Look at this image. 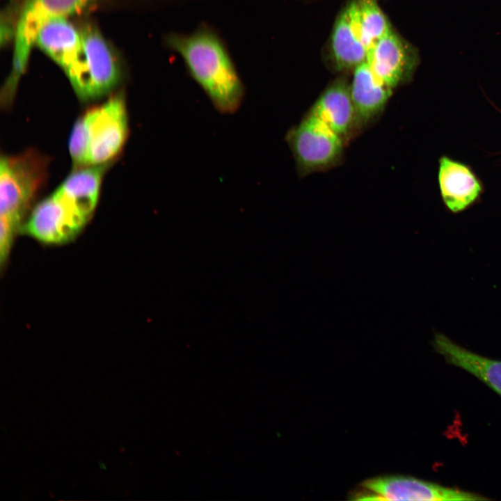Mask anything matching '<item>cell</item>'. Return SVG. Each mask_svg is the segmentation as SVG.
I'll return each mask as SVG.
<instances>
[{
    "mask_svg": "<svg viewBox=\"0 0 501 501\" xmlns=\"http://www.w3.org/2000/svg\"><path fill=\"white\" fill-rule=\"evenodd\" d=\"M85 58V80L78 96L84 101L93 100L109 93L120 79V69L109 46L95 29L81 31Z\"/></svg>",
    "mask_w": 501,
    "mask_h": 501,
    "instance_id": "cell-9",
    "label": "cell"
},
{
    "mask_svg": "<svg viewBox=\"0 0 501 501\" xmlns=\"http://www.w3.org/2000/svg\"><path fill=\"white\" fill-rule=\"evenodd\" d=\"M47 162L33 151L1 156L0 161V262L9 256L17 230L44 182Z\"/></svg>",
    "mask_w": 501,
    "mask_h": 501,
    "instance_id": "cell-3",
    "label": "cell"
},
{
    "mask_svg": "<svg viewBox=\"0 0 501 501\" xmlns=\"http://www.w3.org/2000/svg\"><path fill=\"white\" fill-rule=\"evenodd\" d=\"M128 118L122 95L86 111L74 123L69 152L78 168L106 164L121 150L127 136Z\"/></svg>",
    "mask_w": 501,
    "mask_h": 501,
    "instance_id": "cell-2",
    "label": "cell"
},
{
    "mask_svg": "<svg viewBox=\"0 0 501 501\" xmlns=\"http://www.w3.org/2000/svg\"><path fill=\"white\" fill-rule=\"evenodd\" d=\"M309 113L324 122L344 140L355 128V110L350 85L344 79L331 84L314 103Z\"/></svg>",
    "mask_w": 501,
    "mask_h": 501,
    "instance_id": "cell-12",
    "label": "cell"
},
{
    "mask_svg": "<svg viewBox=\"0 0 501 501\" xmlns=\"http://www.w3.org/2000/svg\"><path fill=\"white\" fill-rule=\"evenodd\" d=\"M361 486L371 493L358 495L360 500L451 501L488 499L477 493L407 476L374 477L364 481Z\"/></svg>",
    "mask_w": 501,
    "mask_h": 501,
    "instance_id": "cell-8",
    "label": "cell"
},
{
    "mask_svg": "<svg viewBox=\"0 0 501 501\" xmlns=\"http://www.w3.org/2000/svg\"><path fill=\"white\" fill-rule=\"evenodd\" d=\"M90 218L77 201L58 186L33 208L22 228L42 243L61 244L73 239Z\"/></svg>",
    "mask_w": 501,
    "mask_h": 501,
    "instance_id": "cell-5",
    "label": "cell"
},
{
    "mask_svg": "<svg viewBox=\"0 0 501 501\" xmlns=\"http://www.w3.org/2000/svg\"><path fill=\"white\" fill-rule=\"evenodd\" d=\"M35 43L63 70L75 93H79L85 79L81 31L66 18L54 19L41 28Z\"/></svg>",
    "mask_w": 501,
    "mask_h": 501,
    "instance_id": "cell-7",
    "label": "cell"
},
{
    "mask_svg": "<svg viewBox=\"0 0 501 501\" xmlns=\"http://www.w3.org/2000/svg\"><path fill=\"white\" fill-rule=\"evenodd\" d=\"M92 0H26L17 25L13 68L2 93L10 103L24 72L33 45L41 28L49 21L66 18L82 11Z\"/></svg>",
    "mask_w": 501,
    "mask_h": 501,
    "instance_id": "cell-4",
    "label": "cell"
},
{
    "mask_svg": "<svg viewBox=\"0 0 501 501\" xmlns=\"http://www.w3.org/2000/svg\"><path fill=\"white\" fill-rule=\"evenodd\" d=\"M365 61L376 77L393 90L411 72L415 56L411 48L392 29L367 51Z\"/></svg>",
    "mask_w": 501,
    "mask_h": 501,
    "instance_id": "cell-10",
    "label": "cell"
},
{
    "mask_svg": "<svg viewBox=\"0 0 501 501\" xmlns=\"http://www.w3.org/2000/svg\"><path fill=\"white\" fill-rule=\"evenodd\" d=\"M363 44L367 51L392 29L376 0H356Z\"/></svg>",
    "mask_w": 501,
    "mask_h": 501,
    "instance_id": "cell-16",
    "label": "cell"
},
{
    "mask_svg": "<svg viewBox=\"0 0 501 501\" xmlns=\"http://www.w3.org/2000/svg\"><path fill=\"white\" fill-rule=\"evenodd\" d=\"M350 92L355 110V127L362 126L383 111L392 89L374 74L366 61L353 70Z\"/></svg>",
    "mask_w": 501,
    "mask_h": 501,
    "instance_id": "cell-13",
    "label": "cell"
},
{
    "mask_svg": "<svg viewBox=\"0 0 501 501\" xmlns=\"http://www.w3.org/2000/svg\"><path fill=\"white\" fill-rule=\"evenodd\" d=\"M296 166L301 173H308L333 164L342 154L344 139L324 122L308 113L286 135Z\"/></svg>",
    "mask_w": 501,
    "mask_h": 501,
    "instance_id": "cell-6",
    "label": "cell"
},
{
    "mask_svg": "<svg viewBox=\"0 0 501 501\" xmlns=\"http://www.w3.org/2000/svg\"><path fill=\"white\" fill-rule=\"evenodd\" d=\"M438 180L442 198L453 212L463 210L474 202L482 189L466 166L447 157L440 160Z\"/></svg>",
    "mask_w": 501,
    "mask_h": 501,
    "instance_id": "cell-15",
    "label": "cell"
},
{
    "mask_svg": "<svg viewBox=\"0 0 501 501\" xmlns=\"http://www.w3.org/2000/svg\"><path fill=\"white\" fill-rule=\"evenodd\" d=\"M331 46L333 62L338 70H354L365 61L367 50L361 39L356 0L349 2L337 18Z\"/></svg>",
    "mask_w": 501,
    "mask_h": 501,
    "instance_id": "cell-11",
    "label": "cell"
},
{
    "mask_svg": "<svg viewBox=\"0 0 501 501\" xmlns=\"http://www.w3.org/2000/svg\"><path fill=\"white\" fill-rule=\"evenodd\" d=\"M433 344L447 363L472 374L501 395V360L473 353L443 334L435 335Z\"/></svg>",
    "mask_w": 501,
    "mask_h": 501,
    "instance_id": "cell-14",
    "label": "cell"
},
{
    "mask_svg": "<svg viewBox=\"0 0 501 501\" xmlns=\"http://www.w3.org/2000/svg\"><path fill=\"white\" fill-rule=\"evenodd\" d=\"M168 46L182 58L190 76L207 95L216 110L237 111L244 96V86L221 38L203 26L190 34L171 33Z\"/></svg>",
    "mask_w": 501,
    "mask_h": 501,
    "instance_id": "cell-1",
    "label": "cell"
}]
</instances>
